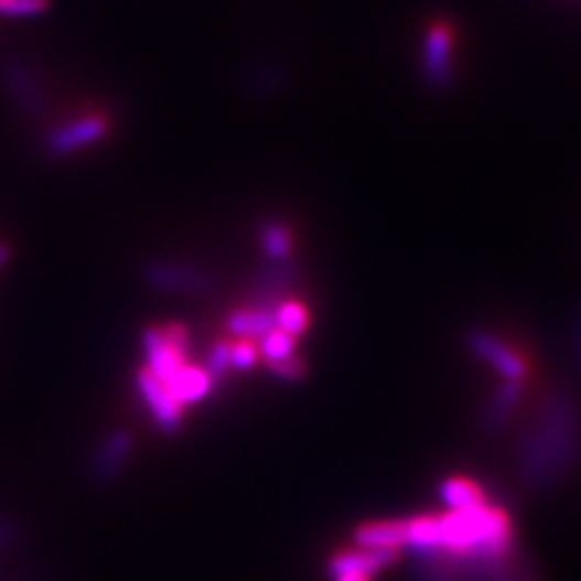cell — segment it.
I'll return each mask as SVG.
<instances>
[{"label":"cell","mask_w":581,"mask_h":581,"mask_svg":"<svg viewBox=\"0 0 581 581\" xmlns=\"http://www.w3.org/2000/svg\"><path fill=\"white\" fill-rule=\"evenodd\" d=\"M140 280L160 293L194 295L212 287V278L203 269L175 261H149L140 268Z\"/></svg>","instance_id":"obj_1"},{"label":"cell","mask_w":581,"mask_h":581,"mask_svg":"<svg viewBox=\"0 0 581 581\" xmlns=\"http://www.w3.org/2000/svg\"><path fill=\"white\" fill-rule=\"evenodd\" d=\"M467 343L472 352L487 364H492L508 384H524V379L528 377L530 364L526 356L489 332H470Z\"/></svg>","instance_id":"obj_2"},{"label":"cell","mask_w":581,"mask_h":581,"mask_svg":"<svg viewBox=\"0 0 581 581\" xmlns=\"http://www.w3.org/2000/svg\"><path fill=\"white\" fill-rule=\"evenodd\" d=\"M106 135H108V121L104 117L99 115L80 117L76 121H69L52 130L45 140V151L52 158H67L97 144Z\"/></svg>","instance_id":"obj_3"},{"label":"cell","mask_w":581,"mask_h":581,"mask_svg":"<svg viewBox=\"0 0 581 581\" xmlns=\"http://www.w3.org/2000/svg\"><path fill=\"white\" fill-rule=\"evenodd\" d=\"M132 452H135L132 433L128 429L112 431L90 456V478L97 485L112 483L123 472V467L128 465Z\"/></svg>","instance_id":"obj_4"},{"label":"cell","mask_w":581,"mask_h":581,"mask_svg":"<svg viewBox=\"0 0 581 581\" xmlns=\"http://www.w3.org/2000/svg\"><path fill=\"white\" fill-rule=\"evenodd\" d=\"M136 388H138V395L142 397L144 405L149 407L158 429L164 433H175L180 429L183 407L171 397L164 381H160L147 368H140V373L136 377Z\"/></svg>","instance_id":"obj_5"},{"label":"cell","mask_w":581,"mask_h":581,"mask_svg":"<svg viewBox=\"0 0 581 581\" xmlns=\"http://www.w3.org/2000/svg\"><path fill=\"white\" fill-rule=\"evenodd\" d=\"M452 50H454V29L444 20H438L435 24H431L424 37V69L435 87L444 85L450 78Z\"/></svg>","instance_id":"obj_6"},{"label":"cell","mask_w":581,"mask_h":581,"mask_svg":"<svg viewBox=\"0 0 581 581\" xmlns=\"http://www.w3.org/2000/svg\"><path fill=\"white\" fill-rule=\"evenodd\" d=\"M401 553L397 551H375V549H343L336 551L330 562L327 571L332 578L345 575V573H362V575H377L384 569L392 567L399 560Z\"/></svg>","instance_id":"obj_7"},{"label":"cell","mask_w":581,"mask_h":581,"mask_svg":"<svg viewBox=\"0 0 581 581\" xmlns=\"http://www.w3.org/2000/svg\"><path fill=\"white\" fill-rule=\"evenodd\" d=\"M295 266L284 261V263H271L269 268L263 269V273L259 276L257 284H255V302L252 306L259 309H268L273 311L287 300V291L293 287L295 282Z\"/></svg>","instance_id":"obj_8"},{"label":"cell","mask_w":581,"mask_h":581,"mask_svg":"<svg viewBox=\"0 0 581 581\" xmlns=\"http://www.w3.org/2000/svg\"><path fill=\"white\" fill-rule=\"evenodd\" d=\"M142 352H144V359H147L144 368L164 384L171 377H175L177 370L185 364V358H181L177 352H173L166 345L160 327H147L142 332Z\"/></svg>","instance_id":"obj_9"},{"label":"cell","mask_w":581,"mask_h":581,"mask_svg":"<svg viewBox=\"0 0 581 581\" xmlns=\"http://www.w3.org/2000/svg\"><path fill=\"white\" fill-rule=\"evenodd\" d=\"M354 542L359 549L401 553L405 547V519H381L362 524L354 532Z\"/></svg>","instance_id":"obj_10"},{"label":"cell","mask_w":581,"mask_h":581,"mask_svg":"<svg viewBox=\"0 0 581 581\" xmlns=\"http://www.w3.org/2000/svg\"><path fill=\"white\" fill-rule=\"evenodd\" d=\"M226 330L237 341H263L276 330V313L259 306L237 309L226 316Z\"/></svg>","instance_id":"obj_11"},{"label":"cell","mask_w":581,"mask_h":581,"mask_svg":"<svg viewBox=\"0 0 581 581\" xmlns=\"http://www.w3.org/2000/svg\"><path fill=\"white\" fill-rule=\"evenodd\" d=\"M164 386L171 392V397L180 402L181 407L203 401L214 390V384L207 377V373L203 368L187 366V364H183L177 370V375L171 377Z\"/></svg>","instance_id":"obj_12"},{"label":"cell","mask_w":581,"mask_h":581,"mask_svg":"<svg viewBox=\"0 0 581 581\" xmlns=\"http://www.w3.org/2000/svg\"><path fill=\"white\" fill-rule=\"evenodd\" d=\"M440 497L446 504L448 510H467V508H478V506L489 504L483 487L463 476L446 478L440 485Z\"/></svg>","instance_id":"obj_13"},{"label":"cell","mask_w":581,"mask_h":581,"mask_svg":"<svg viewBox=\"0 0 581 581\" xmlns=\"http://www.w3.org/2000/svg\"><path fill=\"white\" fill-rule=\"evenodd\" d=\"M259 241L269 259V263H284L293 250V235L287 224L280 220H268L259 228Z\"/></svg>","instance_id":"obj_14"},{"label":"cell","mask_w":581,"mask_h":581,"mask_svg":"<svg viewBox=\"0 0 581 581\" xmlns=\"http://www.w3.org/2000/svg\"><path fill=\"white\" fill-rule=\"evenodd\" d=\"M311 325V314L300 304V302H291L284 300L278 309H276V327L293 338L306 334Z\"/></svg>","instance_id":"obj_15"},{"label":"cell","mask_w":581,"mask_h":581,"mask_svg":"<svg viewBox=\"0 0 581 581\" xmlns=\"http://www.w3.org/2000/svg\"><path fill=\"white\" fill-rule=\"evenodd\" d=\"M295 349H298V338H293V336H289L276 327L261 341L259 356L269 366V364H278L282 359L293 358Z\"/></svg>","instance_id":"obj_16"},{"label":"cell","mask_w":581,"mask_h":581,"mask_svg":"<svg viewBox=\"0 0 581 581\" xmlns=\"http://www.w3.org/2000/svg\"><path fill=\"white\" fill-rule=\"evenodd\" d=\"M230 352H233V343L230 341H216L214 347L209 349V356H207V362L203 366V370L207 373V377L212 379L214 388L224 381V377L228 375L230 370Z\"/></svg>","instance_id":"obj_17"},{"label":"cell","mask_w":581,"mask_h":581,"mask_svg":"<svg viewBox=\"0 0 581 581\" xmlns=\"http://www.w3.org/2000/svg\"><path fill=\"white\" fill-rule=\"evenodd\" d=\"M269 373L280 379V381H287V384H295V381H302L304 375H306V364L298 356L293 358L282 359L278 364H269Z\"/></svg>","instance_id":"obj_18"},{"label":"cell","mask_w":581,"mask_h":581,"mask_svg":"<svg viewBox=\"0 0 581 581\" xmlns=\"http://www.w3.org/2000/svg\"><path fill=\"white\" fill-rule=\"evenodd\" d=\"M259 359V347L250 341H237L233 343L230 352V368L235 370H250Z\"/></svg>","instance_id":"obj_19"},{"label":"cell","mask_w":581,"mask_h":581,"mask_svg":"<svg viewBox=\"0 0 581 581\" xmlns=\"http://www.w3.org/2000/svg\"><path fill=\"white\" fill-rule=\"evenodd\" d=\"M162 338L166 341V345L177 352L181 358L187 356V349H190V336H187V330L180 325V323H169V325H162Z\"/></svg>","instance_id":"obj_20"},{"label":"cell","mask_w":581,"mask_h":581,"mask_svg":"<svg viewBox=\"0 0 581 581\" xmlns=\"http://www.w3.org/2000/svg\"><path fill=\"white\" fill-rule=\"evenodd\" d=\"M50 0H11L7 15L11 18H26V15H37L47 9Z\"/></svg>","instance_id":"obj_21"},{"label":"cell","mask_w":581,"mask_h":581,"mask_svg":"<svg viewBox=\"0 0 581 581\" xmlns=\"http://www.w3.org/2000/svg\"><path fill=\"white\" fill-rule=\"evenodd\" d=\"M334 581H373L370 575H362V573H345V575H336Z\"/></svg>","instance_id":"obj_22"},{"label":"cell","mask_w":581,"mask_h":581,"mask_svg":"<svg viewBox=\"0 0 581 581\" xmlns=\"http://www.w3.org/2000/svg\"><path fill=\"white\" fill-rule=\"evenodd\" d=\"M9 257H11V248H9V244H4V241H0V269L7 266V261H9Z\"/></svg>","instance_id":"obj_23"}]
</instances>
